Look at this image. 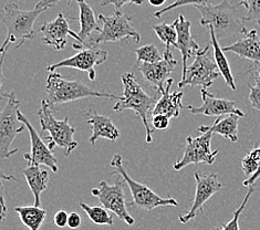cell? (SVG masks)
I'll use <instances>...</instances> for the list:
<instances>
[{"mask_svg":"<svg viewBox=\"0 0 260 230\" xmlns=\"http://www.w3.org/2000/svg\"><path fill=\"white\" fill-rule=\"evenodd\" d=\"M123 84V95L113 107V111L122 112L124 110H131L138 115L143 123L146 134V143L151 144L153 142L154 129L151 128V122L148 116L153 113V110L158 101L156 96H150L142 89V86L136 80L132 72L123 74L122 78Z\"/></svg>","mask_w":260,"mask_h":230,"instance_id":"1","label":"cell"},{"mask_svg":"<svg viewBox=\"0 0 260 230\" xmlns=\"http://www.w3.org/2000/svg\"><path fill=\"white\" fill-rule=\"evenodd\" d=\"M50 8L51 6L37 4L31 10H21L15 3L6 5L3 22L7 28V36L0 48V53L7 52L10 43H18L17 48H20L26 40L34 39L36 37L34 27L37 18Z\"/></svg>","mask_w":260,"mask_h":230,"instance_id":"2","label":"cell"},{"mask_svg":"<svg viewBox=\"0 0 260 230\" xmlns=\"http://www.w3.org/2000/svg\"><path fill=\"white\" fill-rule=\"evenodd\" d=\"M196 8L202 15V26L213 29L217 39L248 34V30L245 27L244 17L239 16L237 9L228 0H222L218 5L198 6Z\"/></svg>","mask_w":260,"mask_h":230,"instance_id":"3","label":"cell"},{"mask_svg":"<svg viewBox=\"0 0 260 230\" xmlns=\"http://www.w3.org/2000/svg\"><path fill=\"white\" fill-rule=\"evenodd\" d=\"M47 100L51 105L66 104L86 97H103L119 101L121 96L107 92H99L81 82L64 79L58 72H50L47 78Z\"/></svg>","mask_w":260,"mask_h":230,"instance_id":"4","label":"cell"},{"mask_svg":"<svg viewBox=\"0 0 260 230\" xmlns=\"http://www.w3.org/2000/svg\"><path fill=\"white\" fill-rule=\"evenodd\" d=\"M38 115L41 132L49 133V136L46 138V141L49 142V148L53 151L54 146H59L66 156H69L77 148L78 142L73 139L76 129L69 123L68 117H64L63 120L55 119L52 113V105L48 102L47 98H43L41 101Z\"/></svg>","mask_w":260,"mask_h":230,"instance_id":"5","label":"cell"},{"mask_svg":"<svg viewBox=\"0 0 260 230\" xmlns=\"http://www.w3.org/2000/svg\"><path fill=\"white\" fill-rule=\"evenodd\" d=\"M111 167L113 169V172L111 173L112 175H119L123 178V180L127 184L131 195L133 197V205L140 209L145 211H151L157 207H165V206H173L177 207L178 203L174 198H163L156 192H154L151 188H148L146 185L138 183L132 177L128 176V174L123 165V158L120 154L113 155L112 160L110 163Z\"/></svg>","mask_w":260,"mask_h":230,"instance_id":"6","label":"cell"},{"mask_svg":"<svg viewBox=\"0 0 260 230\" xmlns=\"http://www.w3.org/2000/svg\"><path fill=\"white\" fill-rule=\"evenodd\" d=\"M101 22L100 31L91 40V46L107 42H140L141 36L131 23V17L121 10H114L111 16H99Z\"/></svg>","mask_w":260,"mask_h":230,"instance_id":"7","label":"cell"},{"mask_svg":"<svg viewBox=\"0 0 260 230\" xmlns=\"http://www.w3.org/2000/svg\"><path fill=\"white\" fill-rule=\"evenodd\" d=\"M212 45L206 46L197 52L193 63L187 67L186 71L182 74L178 88L184 86H202V89H208L214 81L221 76L218 67L216 64L214 52L210 51Z\"/></svg>","mask_w":260,"mask_h":230,"instance_id":"8","label":"cell"},{"mask_svg":"<svg viewBox=\"0 0 260 230\" xmlns=\"http://www.w3.org/2000/svg\"><path fill=\"white\" fill-rule=\"evenodd\" d=\"M7 104L4 108L0 115V158H9L16 154L18 148H11V143L14 142L18 134H21L26 125L18 117L19 111V100L16 96L15 92L8 93Z\"/></svg>","mask_w":260,"mask_h":230,"instance_id":"9","label":"cell"},{"mask_svg":"<svg viewBox=\"0 0 260 230\" xmlns=\"http://www.w3.org/2000/svg\"><path fill=\"white\" fill-rule=\"evenodd\" d=\"M91 195L96 197L102 206L115 214L120 220L124 221L128 226L134 225L135 220L126 208L123 183L120 180L113 185L103 180L99 186L91 189Z\"/></svg>","mask_w":260,"mask_h":230,"instance_id":"10","label":"cell"},{"mask_svg":"<svg viewBox=\"0 0 260 230\" xmlns=\"http://www.w3.org/2000/svg\"><path fill=\"white\" fill-rule=\"evenodd\" d=\"M212 138L213 133L210 132L203 133L198 138L188 136L184 147L183 156L181 159L175 161L173 169L178 172L190 164H214L216 156L218 154V150L213 151L212 147H210Z\"/></svg>","mask_w":260,"mask_h":230,"instance_id":"11","label":"cell"},{"mask_svg":"<svg viewBox=\"0 0 260 230\" xmlns=\"http://www.w3.org/2000/svg\"><path fill=\"white\" fill-rule=\"evenodd\" d=\"M107 60V51L99 49L96 46H90L79 50L78 53L70 58L47 65L46 69L49 72H55L60 68H71V69L85 72L91 81H94L96 78L94 67L103 64Z\"/></svg>","mask_w":260,"mask_h":230,"instance_id":"12","label":"cell"},{"mask_svg":"<svg viewBox=\"0 0 260 230\" xmlns=\"http://www.w3.org/2000/svg\"><path fill=\"white\" fill-rule=\"evenodd\" d=\"M196 180V191L195 198L191 204L190 209L186 214L179 216L178 219L181 223H187L191 219L202 214L204 211L205 204L212 198L216 192L222 189V185L219 182L217 174H204L202 172H196L194 174Z\"/></svg>","mask_w":260,"mask_h":230,"instance_id":"13","label":"cell"},{"mask_svg":"<svg viewBox=\"0 0 260 230\" xmlns=\"http://www.w3.org/2000/svg\"><path fill=\"white\" fill-rule=\"evenodd\" d=\"M18 117L26 125V128L30 136V143H31V151L29 154H24L23 158L26 159L28 165H45L49 167L53 173L58 172V159L54 156L53 152L45 144L39 134L37 133L31 123L23 115L20 110L18 111Z\"/></svg>","mask_w":260,"mask_h":230,"instance_id":"14","label":"cell"},{"mask_svg":"<svg viewBox=\"0 0 260 230\" xmlns=\"http://www.w3.org/2000/svg\"><path fill=\"white\" fill-rule=\"evenodd\" d=\"M177 63V60L173 57L171 48H166L163 53V59L160 61L155 63H136V67L146 82L155 88L157 93L162 94L165 91L167 80L170 79Z\"/></svg>","mask_w":260,"mask_h":230,"instance_id":"15","label":"cell"},{"mask_svg":"<svg viewBox=\"0 0 260 230\" xmlns=\"http://www.w3.org/2000/svg\"><path fill=\"white\" fill-rule=\"evenodd\" d=\"M70 18H67L63 14H58L57 18L50 22H45L40 27L39 31L42 34V42L46 46L52 47L54 50H63L68 45V37L71 36L72 38L79 42L80 38L78 34L74 32L69 28Z\"/></svg>","mask_w":260,"mask_h":230,"instance_id":"16","label":"cell"},{"mask_svg":"<svg viewBox=\"0 0 260 230\" xmlns=\"http://www.w3.org/2000/svg\"><path fill=\"white\" fill-rule=\"evenodd\" d=\"M203 104L201 107L187 105L184 109H187L191 114H202L205 116H222L228 114H237L244 117L245 113L236 107V103L227 98H220L214 96L207 89L201 90Z\"/></svg>","mask_w":260,"mask_h":230,"instance_id":"17","label":"cell"},{"mask_svg":"<svg viewBox=\"0 0 260 230\" xmlns=\"http://www.w3.org/2000/svg\"><path fill=\"white\" fill-rule=\"evenodd\" d=\"M176 31H177V50L182 53V61H183V71L182 74L185 73L187 69V61L190 57H195L197 52L201 50L198 43L193 39L190 34V22L185 18L183 15H179L177 19L173 22Z\"/></svg>","mask_w":260,"mask_h":230,"instance_id":"18","label":"cell"},{"mask_svg":"<svg viewBox=\"0 0 260 230\" xmlns=\"http://www.w3.org/2000/svg\"><path fill=\"white\" fill-rule=\"evenodd\" d=\"M78 6H79V22H80V30L78 32L79 36V42L73 43V48L77 49V50H81L86 47H90L88 40L93 38L92 35L94 32H99L100 28L98 24L96 18L94 15L93 9L91 8L89 4L85 3V0H77Z\"/></svg>","mask_w":260,"mask_h":230,"instance_id":"19","label":"cell"},{"mask_svg":"<svg viewBox=\"0 0 260 230\" xmlns=\"http://www.w3.org/2000/svg\"><path fill=\"white\" fill-rule=\"evenodd\" d=\"M85 116L88 117V124L92 128V135L89 139L91 145H94L99 139H107L111 142H115L120 138L119 129L111 121L110 117L99 114L94 108H90L86 111Z\"/></svg>","mask_w":260,"mask_h":230,"instance_id":"20","label":"cell"},{"mask_svg":"<svg viewBox=\"0 0 260 230\" xmlns=\"http://www.w3.org/2000/svg\"><path fill=\"white\" fill-rule=\"evenodd\" d=\"M224 52H232L240 58L250 60L255 63L260 62V37L257 30H250L244 38L234 42L233 45L222 48Z\"/></svg>","mask_w":260,"mask_h":230,"instance_id":"21","label":"cell"},{"mask_svg":"<svg viewBox=\"0 0 260 230\" xmlns=\"http://www.w3.org/2000/svg\"><path fill=\"white\" fill-rule=\"evenodd\" d=\"M173 79H169L165 84V91L160 94V97L153 110L152 115L164 114L170 119H176L181 113V110L185 107L182 104V98L184 96L183 92H173L170 93L172 88Z\"/></svg>","mask_w":260,"mask_h":230,"instance_id":"22","label":"cell"},{"mask_svg":"<svg viewBox=\"0 0 260 230\" xmlns=\"http://www.w3.org/2000/svg\"><path fill=\"white\" fill-rule=\"evenodd\" d=\"M22 174L34 195V205L40 207L41 194L48 188L49 185L48 171L41 169L40 165H28V167L22 171Z\"/></svg>","mask_w":260,"mask_h":230,"instance_id":"23","label":"cell"},{"mask_svg":"<svg viewBox=\"0 0 260 230\" xmlns=\"http://www.w3.org/2000/svg\"><path fill=\"white\" fill-rule=\"evenodd\" d=\"M239 117L237 114H228L225 117H219L212 125H202L198 127V132L202 134L206 132L218 134L233 143H236L238 141Z\"/></svg>","mask_w":260,"mask_h":230,"instance_id":"24","label":"cell"},{"mask_svg":"<svg viewBox=\"0 0 260 230\" xmlns=\"http://www.w3.org/2000/svg\"><path fill=\"white\" fill-rule=\"evenodd\" d=\"M209 34H210V45H212V47H213V52H214V58L216 61V64H217L218 70L221 74V77L224 78L226 84L232 90L235 91L236 90V83H235L231 67H229L225 52H224V50H222V48H220L217 37H216L213 29H209Z\"/></svg>","mask_w":260,"mask_h":230,"instance_id":"25","label":"cell"},{"mask_svg":"<svg viewBox=\"0 0 260 230\" xmlns=\"http://www.w3.org/2000/svg\"><path fill=\"white\" fill-rule=\"evenodd\" d=\"M241 169L247 177L243 182L245 187H251L260 178V146L255 147L241 159Z\"/></svg>","mask_w":260,"mask_h":230,"instance_id":"26","label":"cell"},{"mask_svg":"<svg viewBox=\"0 0 260 230\" xmlns=\"http://www.w3.org/2000/svg\"><path fill=\"white\" fill-rule=\"evenodd\" d=\"M21 222L30 230H40L45 222L47 211L46 209L37 206H18L15 208Z\"/></svg>","mask_w":260,"mask_h":230,"instance_id":"27","label":"cell"},{"mask_svg":"<svg viewBox=\"0 0 260 230\" xmlns=\"http://www.w3.org/2000/svg\"><path fill=\"white\" fill-rule=\"evenodd\" d=\"M80 207H81L86 216L89 217L90 220L95 223V225H107V226H113V217L109 214V210L104 208L103 206H89V205L84 204L83 202L79 203Z\"/></svg>","mask_w":260,"mask_h":230,"instance_id":"28","label":"cell"},{"mask_svg":"<svg viewBox=\"0 0 260 230\" xmlns=\"http://www.w3.org/2000/svg\"><path fill=\"white\" fill-rule=\"evenodd\" d=\"M153 30L155 31L157 38L162 41L166 48L174 47L176 48L177 43V31L174 24H167L165 22L153 26Z\"/></svg>","mask_w":260,"mask_h":230,"instance_id":"29","label":"cell"},{"mask_svg":"<svg viewBox=\"0 0 260 230\" xmlns=\"http://www.w3.org/2000/svg\"><path fill=\"white\" fill-rule=\"evenodd\" d=\"M136 63H155L163 59L157 48L154 45H145L135 50Z\"/></svg>","mask_w":260,"mask_h":230,"instance_id":"30","label":"cell"},{"mask_svg":"<svg viewBox=\"0 0 260 230\" xmlns=\"http://www.w3.org/2000/svg\"><path fill=\"white\" fill-rule=\"evenodd\" d=\"M240 6L246 8L245 21H253L260 26V0H240Z\"/></svg>","mask_w":260,"mask_h":230,"instance_id":"31","label":"cell"},{"mask_svg":"<svg viewBox=\"0 0 260 230\" xmlns=\"http://www.w3.org/2000/svg\"><path fill=\"white\" fill-rule=\"evenodd\" d=\"M213 0H174V3L166 6L165 8L159 9L156 11L154 16L156 18H160L163 15L167 14L169 11H172L174 9H177L179 7H183V6H187V5H193L195 7H198V6H210L212 5Z\"/></svg>","mask_w":260,"mask_h":230,"instance_id":"32","label":"cell"},{"mask_svg":"<svg viewBox=\"0 0 260 230\" xmlns=\"http://www.w3.org/2000/svg\"><path fill=\"white\" fill-rule=\"evenodd\" d=\"M252 192H253V189L250 188L248 190V192H247V194H246L243 203L240 204V206L238 207V209L234 213V216H233V218H232L231 221H229L228 223H226V225L222 226L221 228H215L214 230H240L239 229V217H240L241 213H243V211H244L245 207L247 206V204H248L250 197L252 195Z\"/></svg>","mask_w":260,"mask_h":230,"instance_id":"33","label":"cell"},{"mask_svg":"<svg viewBox=\"0 0 260 230\" xmlns=\"http://www.w3.org/2000/svg\"><path fill=\"white\" fill-rule=\"evenodd\" d=\"M251 76L255 80V85L249 86V101L253 110L260 112V68L251 72Z\"/></svg>","mask_w":260,"mask_h":230,"instance_id":"34","label":"cell"},{"mask_svg":"<svg viewBox=\"0 0 260 230\" xmlns=\"http://www.w3.org/2000/svg\"><path fill=\"white\" fill-rule=\"evenodd\" d=\"M170 117L164 114H157L152 116L151 125L154 130H164L170 128Z\"/></svg>","mask_w":260,"mask_h":230,"instance_id":"35","label":"cell"},{"mask_svg":"<svg viewBox=\"0 0 260 230\" xmlns=\"http://www.w3.org/2000/svg\"><path fill=\"white\" fill-rule=\"evenodd\" d=\"M144 0H102L101 6H108V5H113L114 10H121V8L124 5L127 4H134V5H143Z\"/></svg>","mask_w":260,"mask_h":230,"instance_id":"36","label":"cell"},{"mask_svg":"<svg viewBox=\"0 0 260 230\" xmlns=\"http://www.w3.org/2000/svg\"><path fill=\"white\" fill-rule=\"evenodd\" d=\"M68 219H69V214L66 210H59L53 216L54 225L59 228H64L68 226Z\"/></svg>","mask_w":260,"mask_h":230,"instance_id":"37","label":"cell"},{"mask_svg":"<svg viewBox=\"0 0 260 230\" xmlns=\"http://www.w3.org/2000/svg\"><path fill=\"white\" fill-rule=\"evenodd\" d=\"M82 225V218L76 211H72V213L69 214V219H68V227L70 229L76 230L78 228L81 227Z\"/></svg>","mask_w":260,"mask_h":230,"instance_id":"38","label":"cell"},{"mask_svg":"<svg viewBox=\"0 0 260 230\" xmlns=\"http://www.w3.org/2000/svg\"><path fill=\"white\" fill-rule=\"evenodd\" d=\"M58 2H60V0H40L38 4L41 6H51L52 7V6H54ZM71 2L72 0H68V5H70Z\"/></svg>","mask_w":260,"mask_h":230,"instance_id":"39","label":"cell"},{"mask_svg":"<svg viewBox=\"0 0 260 230\" xmlns=\"http://www.w3.org/2000/svg\"><path fill=\"white\" fill-rule=\"evenodd\" d=\"M6 213H7V207H6L5 196H4V187H3V191H2V219H3V220L5 219Z\"/></svg>","mask_w":260,"mask_h":230,"instance_id":"40","label":"cell"},{"mask_svg":"<svg viewBox=\"0 0 260 230\" xmlns=\"http://www.w3.org/2000/svg\"><path fill=\"white\" fill-rule=\"evenodd\" d=\"M167 2V0H148V4L153 7H162V6Z\"/></svg>","mask_w":260,"mask_h":230,"instance_id":"41","label":"cell"}]
</instances>
